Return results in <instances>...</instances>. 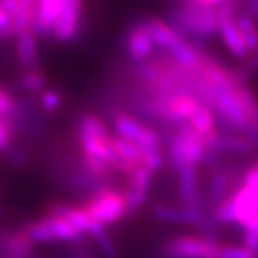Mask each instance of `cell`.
Listing matches in <instances>:
<instances>
[{
	"label": "cell",
	"mask_w": 258,
	"mask_h": 258,
	"mask_svg": "<svg viewBox=\"0 0 258 258\" xmlns=\"http://www.w3.org/2000/svg\"><path fill=\"white\" fill-rule=\"evenodd\" d=\"M232 198L235 206V223L244 229L258 216V163L246 171L243 185L232 193Z\"/></svg>",
	"instance_id": "obj_4"
},
{
	"label": "cell",
	"mask_w": 258,
	"mask_h": 258,
	"mask_svg": "<svg viewBox=\"0 0 258 258\" xmlns=\"http://www.w3.org/2000/svg\"><path fill=\"white\" fill-rule=\"evenodd\" d=\"M227 187H229V182L224 173L216 171L212 176L210 180V190H209V201L215 207H218L221 202L226 199V193H227Z\"/></svg>",
	"instance_id": "obj_26"
},
{
	"label": "cell",
	"mask_w": 258,
	"mask_h": 258,
	"mask_svg": "<svg viewBox=\"0 0 258 258\" xmlns=\"http://www.w3.org/2000/svg\"><path fill=\"white\" fill-rule=\"evenodd\" d=\"M114 126L118 137L137 145L142 151L160 148L159 134L153 127L142 124L133 117H129L126 114H118L114 118Z\"/></svg>",
	"instance_id": "obj_8"
},
{
	"label": "cell",
	"mask_w": 258,
	"mask_h": 258,
	"mask_svg": "<svg viewBox=\"0 0 258 258\" xmlns=\"http://www.w3.org/2000/svg\"><path fill=\"white\" fill-rule=\"evenodd\" d=\"M110 146H112V150L129 165H133V167L142 165V150L137 145L115 136V137H110Z\"/></svg>",
	"instance_id": "obj_22"
},
{
	"label": "cell",
	"mask_w": 258,
	"mask_h": 258,
	"mask_svg": "<svg viewBox=\"0 0 258 258\" xmlns=\"http://www.w3.org/2000/svg\"><path fill=\"white\" fill-rule=\"evenodd\" d=\"M81 10H83V4L80 0H64L59 17L51 31L56 41L67 42L75 38L80 27Z\"/></svg>",
	"instance_id": "obj_10"
},
{
	"label": "cell",
	"mask_w": 258,
	"mask_h": 258,
	"mask_svg": "<svg viewBox=\"0 0 258 258\" xmlns=\"http://www.w3.org/2000/svg\"><path fill=\"white\" fill-rule=\"evenodd\" d=\"M17 56L22 66L33 67L38 61V41L33 31H27L21 36H17Z\"/></svg>",
	"instance_id": "obj_21"
},
{
	"label": "cell",
	"mask_w": 258,
	"mask_h": 258,
	"mask_svg": "<svg viewBox=\"0 0 258 258\" xmlns=\"http://www.w3.org/2000/svg\"><path fill=\"white\" fill-rule=\"evenodd\" d=\"M207 148L202 139L191 131L188 124H179L171 137L168 159L170 163L179 171L183 167H198L204 162Z\"/></svg>",
	"instance_id": "obj_2"
},
{
	"label": "cell",
	"mask_w": 258,
	"mask_h": 258,
	"mask_svg": "<svg viewBox=\"0 0 258 258\" xmlns=\"http://www.w3.org/2000/svg\"><path fill=\"white\" fill-rule=\"evenodd\" d=\"M84 210L92 221L104 227L118 223L127 213L124 195L106 187H101L98 191H95L94 198L84 206Z\"/></svg>",
	"instance_id": "obj_3"
},
{
	"label": "cell",
	"mask_w": 258,
	"mask_h": 258,
	"mask_svg": "<svg viewBox=\"0 0 258 258\" xmlns=\"http://www.w3.org/2000/svg\"><path fill=\"white\" fill-rule=\"evenodd\" d=\"M62 4L64 0H42V2L36 4L33 33L38 31L41 34H47L53 31V27L62 10Z\"/></svg>",
	"instance_id": "obj_16"
},
{
	"label": "cell",
	"mask_w": 258,
	"mask_h": 258,
	"mask_svg": "<svg viewBox=\"0 0 258 258\" xmlns=\"http://www.w3.org/2000/svg\"><path fill=\"white\" fill-rule=\"evenodd\" d=\"M27 236L31 243H48V241H78L83 233L77 230L66 219L47 216L33 223L27 229Z\"/></svg>",
	"instance_id": "obj_6"
},
{
	"label": "cell",
	"mask_w": 258,
	"mask_h": 258,
	"mask_svg": "<svg viewBox=\"0 0 258 258\" xmlns=\"http://www.w3.org/2000/svg\"><path fill=\"white\" fill-rule=\"evenodd\" d=\"M177 173H179V196L182 202L185 204V207L199 206L196 167H183Z\"/></svg>",
	"instance_id": "obj_18"
},
{
	"label": "cell",
	"mask_w": 258,
	"mask_h": 258,
	"mask_svg": "<svg viewBox=\"0 0 258 258\" xmlns=\"http://www.w3.org/2000/svg\"><path fill=\"white\" fill-rule=\"evenodd\" d=\"M241 8H243V13L241 14L250 17L252 21L258 19V0H252V2L243 4Z\"/></svg>",
	"instance_id": "obj_36"
},
{
	"label": "cell",
	"mask_w": 258,
	"mask_h": 258,
	"mask_svg": "<svg viewBox=\"0 0 258 258\" xmlns=\"http://www.w3.org/2000/svg\"><path fill=\"white\" fill-rule=\"evenodd\" d=\"M238 31L241 34V38L246 44L247 51H255L258 50V28L255 25V21H252L250 17L238 13L236 21H235Z\"/></svg>",
	"instance_id": "obj_25"
},
{
	"label": "cell",
	"mask_w": 258,
	"mask_h": 258,
	"mask_svg": "<svg viewBox=\"0 0 258 258\" xmlns=\"http://www.w3.org/2000/svg\"><path fill=\"white\" fill-rule=\"evenodd\" d=\"M10 145V127L5 118H0V150L8 148Z\"/></svg>",
	"instance_id": "obj_35"
},
{
	"label": "cell",
	"mask_w": 258,
	"mask_h": 258,
	"mask_svg": "<svg viewBox=\"0 0 258 258\" xmlns=\"http://www.w3.org/2000/svg\"><path fill=\"white\" fill-rule=\"evenodd\" d=\"M243 246L249 249L250 252H258V216L250 221V223L244 227V236H243Z\"/></svg>",
	"instance_id": "obj_30"
},
{
	"label": "cell",
	"mask_w": 258,
	"mask_h": 258,
	"mask_svg": "<svg viewBox=\"0 0 258 258\" xmlns=\"http://www.w3.org/2000/svg\"><path fill=\"white\" fill-rule=\"evenodd\" d=\"M154 218L162 223L170 224H191L199 226L204 223V212L199 206L196 207H171V206H156L153 212Z\"/></svg>",
	"instance_id": "obj_12"
},
{
	"label": "cell",
	"mask_w": 258,
	"mask_h": 258,
	"mask_svg": "<svg viewBox=\"0 0 258 258\" xmlns=\"http://www.w3.org/2000/svg\"><path fill=\"white\" fill-rule=\"evenodd\" d=\"M30 247H31V241L27 236V233L14 235L10 239V252L16 258H24L30 252Z\"/></svg>",
	"instance_id": "obj_29"
},
{
	"label": "cell",
	"mask_w": 258,
	"mask_h": 258,
	"mask_svg": "<svg viewBox=\"0 0 258 258\" xmlns=\"http://www.w3.org/2000/svg\"><path fill=\"white\" fill-rule=\"evenodd\" d=\"M41 103H42V107L45 112H54V110L61 106V97L56 94V92L48 90V92H44Z\"/></svg>",
	"instance_id": "obj_32"
},
{
	"label": "cell",
	"mask_w": 258,
	"mask_h": 258,
	"mask_svg": "<svg viewBox=\"0 0 258 258\" xmlns=\"http://www.w3.org/2000/svg\"><path fill=\"white\" fill-rule=\"evenodd\" d=\"M216 258H255V253L246 249L244 246L219 244Z\"/></svg>",
	"instance_id": "obj_28"
},
{
	"label": "cell",
	"mask_w": 258,
	"mask_h": 258,
	"mask_svg": "<svg viewBox=\"0 0 258 258\" xmlns=\"http://www.w3.org/2000/svg\"><path fill=\"white\" fill-rule=\"evenodd\" d=\"M238 95L241 100L244 114L249 123V129L252 133L258 134V100L253 95V92L247 86H241L238 89Z\"/></svg>",
	"instance_id": "obj_23"
},
{
	"label": "cell",
	"mask_w": 258,
	"mask_h": 258,
	"mask_svg": "<svg viewBox=\"0 0 258 258\" xmlns=\"http://www.w3.org/2000/svg\"><path fill=\"white\" fill-rule=\"evenodd\" d=\"M223 0H195L182 4L173 16V28L182 36L209 38L219 33L216 10Z\"/></svg>",
	"instance_id": "obj_1"
},
{
	"label": "cell",
	"mask_w": 258,
	"mask_h": 258,
	"mask_svg": "<svg viewBox=\"0 0 258 258\" xmlns=\"http://www.w3.org/2000/svg\"><path fill=\"white\" fill-rule=\"evenodd\" d=\"M48 216L66 219L67 223H70L83 235L89 232L92 223H94L92 218L87 215V212L84 210V207H70L66 204H51L48 207Z\"/></svg>",
	"instance_id": "obj_17"
},
{
	"label": "cell",
	"mask_w": 258,
	"mask_h": 258,
	"mask_svg": "<svg viewBox=\"0 0 258 258\" xmlns=\"http://www.w3.org/2000/svg\"><path fill=\"white\" fill-rule=\"evenodd\" d=\"M218 247L216 238L177 236L165 244L163 252L170 258H216Z\"/></svg>",
	"instance_id": "obj_7"
},
{
	"label": "cell",
	"mask_w": 258,
	"mask_h": 258,
	"mask_svg": "<svg viewBox=\"0 0 258 258\" xmlns=\"http://www.w3.org/2000/svg\"><path fill=\"white\" fill-rule=\"evenodd\" d=\"M13 98L7 94L5 90L0 89V118H5L7 115H10L13 112Z\"/></svg>",
	"instance_id": "obj_34"
},
{
	"label": "cell",
	"mask_w": 258,
	"mask_h": 258,
	"mask_svg": "<svg viewBox=\"0 0 258 258\" xmlns=\"http://www.w3.org/2000/svg\"><path fill=\"white\" fill-rule=\"evenodd\" d=\"M235 21L236 19H221V21H218L219 33H221V36H223V41L232 54H235L236 58H246L249 54V51L246 48V44L241 38V34H239V31H238Z\"/></svg>",
	"instance_id": "obj_19"
},
{
	"label": "cell",
	"mask_w": 258,
	"mask_h": 258,
	"mask_svg": "<svg viewBox=\"0 0 258 258\" xmlns=\"http://www.w3.org/2000/svg\"><path fill=\"white\" fill-rule=\"evenodd\" d=\"M2 8L8 13L13 24V34L21 36L27 31H33L36 4L30 0H2Z\"/></svg>",
	"instance_id": "obj_11"
},
{
	"label": "cell",
	"mask_w": 258,
	"mask_h": 258,
	"mask_svg": "<svg viewBox=\"0 0 258 258\" xmlns=\"http://www.w3.org/2000/svg\"><path fill=\"white\" fill-rule=\"evenodd\" d=\"M145 27L148 30L154 45L165 48L170 54L174 53L183 42H185L182 39V36L171 25H168L167 22H163L160 19H148L145 22Z\"/></svg>",
	"instance_id": "obj_14"
},
{
	"label": "cell",
	"mask_w": 258,
	"mask_h": 258,
	"mask_svg": "<svg viewBox=\"0 0 258 258\" xmlns=\"http://www.w3.org/2000/svg\"><path fill=\"white\" fill-rule=\"evenodd\" d=\"M126 47H127L129 56L136 62H143L151 56L154 50V42L151 39L148 30H146L145 24L136 25L127 31Z\"/></svg>",
	"instance_id": "obj_15"
},
{
	"label": "cell",
	"mask_w": 258,
	"mask_h": 258,
	"mask_svg": "<svg viewBox=\"0 0 258 258\" xmlns=\"http://www.w3.org/2000/svg\"><path fill=\"white\" fill-rule=\"evenodd\" d=\"M80 142L83 146L84 156L101 159L106 162L110 134H109L107 126L104 124L101 118L92 114H87L83 117L81 126H80Z\"/></svg>",
	"instance_id": "obj_5"
},
{
	"label": "cell",
	"mask_w": 258,
	"mask_h": 258,
	"mask_svg": "<svg viewBox=\"0 0 258 258\" xmlns=\"http://www.w3.org/2000/svg\"><path fill=\"white\" fill-rule=\"evenodd\" d=\"M22 84L30 92H38L45 86V77L42 75L41 72H30L24 77Z\"/></svg>",
	"instance_id": "obj_31"
},
{
	"label": "cell",
	"mask_w": 258,
	"mask_h": 258,
	"mask_svg": "<svg viewBox=\"0 0 258 258\" xmlns=\"http://www.w3.org/2000/svg\"><path fill=\"white\" fill-rule=\"evenodd\" d=\"M162 165H163V154L160 148L142 151V167H145L151 174L159 171L162 168Z\"/></svg>",
	"instance_id": "obj_27"
},
{
	"label": "cell",
	"mask_w": 258,
	"mask_h": 258,
	"mask_svg": "<svg viewBox=\"0 0 258 258\" xmlns=\"http://www.w3.org/2000/svg\"><path fill=\"white\" fill-rule=\"evenodd\" d=\"M92 238H94V241L97 243L98 249L107 256V258H115L117 253H118V249H117V244L114 243V239L109 236L107 230L104 226L98 224V223H92L89 232H87Z\"/></svg>",
	"instance_id": "obj_24"
},
{
	"label": "cell",
	"mask_w": 258,
	"mask_h": 258,
	"mask_svg": "<svg viewBox=\"0 0 258 258\" xmlns=\"http://www.w3.org/2000/svg\"><path fill=\"white\" fill-rule=\"evenodd\" d=\"M206 148L221 154V153H235V154H249L253 146L249 140L241 134H219L213 133L210 137L204 140Z\"/></svg>",
	"instance_id": "obj_13"
},
{
	"label": "cell",
	"mask_w": 258,
	"mask_h": 258,
	"mask_svg": "<svg viewBox=\"0 0 258 258\" xmlns=\"http://www.w3.org/2000/svg\"><path fill=\"white\" fill-rule=\"evenodd\" d=\"M188 126L191 127V131L195 134H198L202 139V142H204L207 137H210L213 133H216L215 115L204 104H201L199 109L193 114V117L188 120Z\"/></svg>",
	"instance_id": "obj_20"
},
{
	"label": "cell",
	"mask_w": 258,
	"mask_h": 258,
	"mask_svg": "<svg viewBox=\"0 0 258 258\" xmlns=\"http://www.w3.org/2000/svg\"><path fill=\"white\" fill-rule=\"evenodd\" d=\"M13 34V24L8 13L0 5V38H10Z\"/></svg>",
	"instance_id": "obj_33"
},
{
	"label": "cell",
	"mask_w": 258,
	"mask_h": 258,
	"mask_svg": "<svg viewBox=\"0 0 258 258\" xmlns=\"http://www.w3.org/2000/svg\"><path fill=\"white\" fill-rule=\"evenodd\" d=\"M151 173L142 165L136 167L133 173L127 176V190L124 193L127 213L137 212L148 198L150 185H151Z\"/></svg>",
	"instance_id": "obj_9"
}]
</instances>
